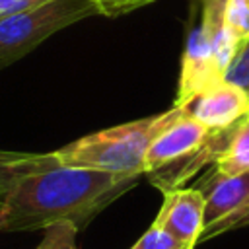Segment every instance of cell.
Here are the masks:
<instances>
[{
  "label": "cell",
  "mask_w": 249,
  "mask_h": 249,
  "mask_svg": "<svg viewBox=\"0 0 249 249\" xmlns=\"http://www.w3.org/2000/svg\"><path fill=\"white\" fill-rule=\"evenodd\" d=\"M138 179L140 175L62 165L53 152H0V231L47 230L58 222L82 230Z\"/></svg>",
  "instance_id": "6da1fadb"
},
{
  "label": "cell",
  "mask_w": 249,
  "mask_h": 249,
  "mask_svg": "<svg viewBox=\"0 0 249 249\" xmlns=\"http://www.w3.org/2000/svg\"><path fill=\"white\" fill-rule=\"evenodd\" d=\"M231 128L233 124L230 128L210 130L183 107L150 142L144 175L161 195L183 187L202 167L218 160L228 146Z\"/></svg>",
  "instance_id": "7a4b0ae2"
},
{
  "label": "cell",
  "mask_w": 249,
  "mask_h": 249,
  "mask_svg": "<svg viewBox=\"0 0 249 249\" xmlns=\"http://www.w3.org/2000/svg\"><path fill=\"white\" fill-rule=\"evenodd\" d=\"M183 107L187 105L173 103L160 115L91 132L62 146L53 154L62 165L89 167L123 175H144V160L150 142L181 113Z\"/></svg>",
  "instance_id": "3957f363"
},
{
  "label": "cell",
  "mask_w": 249,
  "mask_h": 249,
  "mask_svg": "<svg viewBox=\"0 0 249 249\" xmlns=\"http://www.w3.org/2000/svg\"><path fill=\"white\" fill-rule=\"evenodd\" d=\"M99 16L93 0H49L0 19V68L14 64L56 31Z\"/></svg>",
  "instance_id": "277c9868"
},
{
  "label": "cell",
  "mask_w": 249,
  "mask_h": 249,
  "mask_svg": "<svg viewBox=\"0 0 249 249\" xmlns=\"http://www.w3.org/2000/svg\"><path fill=\"white\" fill-rule=\"evenodd\" d=\"M198 189L206 200L200 243L239 228H249V171L235 177L212 171Z\"/></svg>",
  "instance_id": "5b68a950"
},
{
  "label": "cell",
  "mask_w": 249,
  "mask_h": 249,
  "mask_svg": "<svg viewBox=\"0 0 249 249\" xmlns=\"http://www.w3.org/2000/svg\"><path fill=\"white\" fill-rule=\"evenodd\" d=\"M222 78H224V72L218 66L210 37L202 21H198V25L191 29L185 43L175 103L189 105L195 97H198L202 91H206L210 86H214Z\"/></svg>",
  "instance_id": "8992f818"
},
{
  "label": "cell",
  "mask_w": 249,
  "mask_h": 249,
  "mask_svg": "<svg viewBox=\"0 0 249 249\" xmlns=\"http://www.w3.org/2000/svg\"><path fill=\"white\" fill-rule=\"evenodd\" d=\"M204 210L206 200L198 187H179L163 193V202L152 224L195 249L204 230Z\"/></svg>",
  "instance_id": "52a82bcc"
},
{
  "label": "cell",
  "mask_w": 249,
  "mask_h": 249,
  "mask_svg": "<svg viewBox=\"0 0 249 249\" xmlns=\"http://www.w3.org/2000/svg\"><path fill=\"white\" fill-rule=\"evenodd\" d=\"M249 95L224 78L195 97L187 111L210 130H222L247 115Z\"/></svg>",
  "instance_id": "ba28073f"
},
{
  "label": "cell",
  "mask_w": 249,
  "mask_h": 249,
  "mask_svg": "<svg viewBox=\"0 0 249 249\" xmlns=\"http://www.w3.org/2000/svg\"><path fill=\"white\" fill-rule=\"evenodd\" d=\"M214 171L224 177H235L249 171V117L233 124L226 150L214 161Z\"/></svg>",
  "instance_id": "9c48e42d"
},
{
  "label": "cell",
  "mask_w": 249,
  "mask_h": 249,
  "mask_svg": "<svg viewBox=\"0 0 249 249\" xmlns=\"http://www.w3.org/2000/svg\"><path fill=\"white\" fill-rule=\"evenodd\" d=\"M78 226L72 222H58L45 230L41 243L35 249H78Z\"/></svg>",
  "instance_id": "30bf717a"
},
{
  "label": "cell",
  "mask_w": 249,
  "mask_h": 249,
  "mask_svg": "<svg viewBox=\"0 0 249 249\" xmlns=\"http://www.w3.org/2000/svg\"><path fill=\"white\" fill-rule=\"evenodd\" d=\"M224 80L237 86L249 95V37L243 39L224 72Z\"/></svg>",
  "instance_id": "8fae6325"
},
{
  "label": "cell",
  "mask_w": 249,
  "mask_h": 249,
  "mask_svg": "<svg viewBox=\"0 0 249 249\" xmlns=\"http://www.w3.org/2000/svg\"><path fill=\"white\" fill-rule=\"evenodd\" d=\"M130 249H191L183 241H179L175 235L167 233L165 230L152 224Z\"/></svg>",
  "instance_id": "7c38bea8"
},
{
  "label": "cell",
  "mask_w": 249,
  "mask_h": 249,
  "mask_svg": "<svg viewBox=\"0 0 249 249\" xmlns=\"http://www.w3.org/2000/svg\"><path fill=\"white\" fill-rule=\"evenodd\" d=\"M224 16L239 41L249 37V0H226Z\"/></svg>",
  "instance_id": "4fadbf2b"
},
{
  "label": "cell",
  "mask_w": 249,
  "mask_h": 249,
  "mask_svg": "<svg viewBox=\"0 0 249 249\" xmlns=\"http://www.w3.org/2000/svg\"><path fill=\"white\" fill-rule=\"evenodd\" d=\"M150 2H154V0H93L99 16H107V18L124 16L128 12H134V10L150 4Z\"/></svg>",
  "instance_id": "5bb4252c"
},
{
  "label": "cell",
  "mask_w": 249,
  "mask_h": 249,
  "mask_svg": "<svg viewBox=\"0 0 249 249\" xmlns=\"http://www.w3.org/2000/svg\"><path fill=\"white\" fill-rule=\"evenodd\" d=\"M43 2H49V0H0V19L2 18H8V16H12L16 12H21V10L39 6Z\"/></svg>",
  "instance_id": "9a60e30c"
},
{
  "label": "cell",
  "mask_w": 249,
  "mask_h": 249,
  "mask_svg": "<svg viewBox=\"0 0 249 249\" xmlns=\"http://www.w3.org/2000/svg\"><path fill=\"white\" fill-rule=\"evenodd\" d=\"M245 117H249V109H247V115H245Z\"/></svg>",
  "instance_id": "2e32d148"
}]
</instances>
